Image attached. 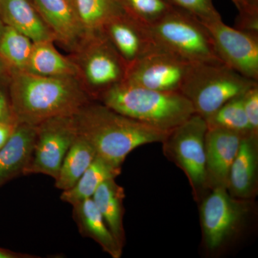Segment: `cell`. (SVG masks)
I'll list each match as a JSON object with an SVG mask.
<instances>
[{
    "label": "cell",
    "instance_id": "33",
    "mask_svg": "<svg viewBox=\"0 0 258 258\" xmlns=\"http://www.w3.org/2000/svg\"><path fill=\"white\" fill-rule=\"evenodd\" d=\"M10 76V71L3 60L0 58V78Z\"/></svg>",
    "mask_w": 258,
    "mask_h": 258
},
{
    "label": "cell",
    "instance_id": "25",
    "mask_svg": "<svg viewBox=\"0 0 258 258\" xmlns=\"http://www.w3.org/2000/svg\"><path fill=\"white\" fill-rule=\"evenodd\" d=\"M242 96L243 95L227 102L215 113L205 118L208 128L229 129L242 134L252 132L244 113Z\"/></svg>",
    "mask_w": 258,
    "mask_h": 258
},
{
    "label": "cell",
    "instance_id": "24",
    "mask_svg": "<svg viewBox=\"0 0 258 258\" xmlns=\"http://www.w3.org/2000/svg\"><path fill=\"white\" fill-rule=\"evenodd\" d=\"M33 44L30 38L21 32L5 25L0 37V58L10 73L25 71Z\"/></svg>",
    "mask_w": 258,
    "mask_h": 258
},
{
    "label": "cell",
    "instance_id": "2",
    "mask_svg": "<svg viewBox=\"0 0 258 258\" xmlns=\"http://www.w3.org/2000/svg\"><path fill=\"white\" fill-rule=\"evenodd\" d=\"M10 92L18 123L37 125L61 115L76 114L92 101L78 77H45L10 73Z\"/></svg>",
    "mask_w": 258,
    "mask_h": 258
},
{
    "label": "cell",
    "instance_id": "18",
    "mask_svg": "<svg viewBox=\"0 0 258 258\" xmlns=\"http://www.w3.org/2000/svg\"><path fill=\"white\" fill-rule=\"evenodd\" d=\"M73 207V215L80 233L96 242L111 257H121L123 247L113 237L92 198L86 199Z\"/></svg>",
    "mask_w": 258,
    "mask_h": 258
},
{
    "label": "cell",
    "instance_id": "16",
    "mask_svg": "<svg viewBox=\"0 0 258 258\" xmlns=\"http://www.w3.org/2000/svg\"><path fill=\"white\" fill-rule=\"evenodd\" d=\"M258 134H245L231 166L227 190L233 198L245 200L255 192L257 182Z\"/></svg>",
    "mask_w": 258,
    "mask_h": 258
},
{
    "label": "cell",
    "instance_id": "28",
    "mask_svg": "<svg viewBox=\"0 0 258 258\" xmlns=\"http://www.w3.org/2000/svg\"><path fill=\"white\" fill-rule=\"evenodd\" d=\"M10 76L0 78V123L15 125L18 123L10 92Z\"/></svg>",
    "mask_w": 258,
    "mask_h": 258
},
{
    "label": "cell",
    "instance_id": "6",
    "mask_svg": "<svg viewBox=\"0 0 258 258\" xmlns=\"http://www.w3.org/2000/svg\"><path fill=\"white\" fill-rule=\"evenodd\" d=\"M77 66L78 79L92 101L126 79L128 66L103 32L86 37L70 56Z\"/></svg>",
    "mask_w": 258,
    "mask_h": 258
},
{
    "label": "cell",
    "instance_id": "7",
    "mask_svg": "<svg viewBox=\"0 0 258 258\" xmlns=\"http://www.w3.org/2000/svg\"><path fill=\"white\" fill-rule=\"evenodd\" d=\"M207 131L206 120L195 113L171 130L162 143L164 154L184 171L194 194L198 198L208 187L205 166Z\"/></svg>",
    "mask_w": 258,
    "mask_h": 258
},
{
    "label": "cell",
    "instance_id": "21",
    "mask_svg": "<svg viewBox=\"0 0 258 258\" xmlns=\"http://www.w3.org/2000/svg\"><path fill=\"white\" fill-rule=\"evenodd\" d=\"M120 172L121 166H115L96 155L76 184L71 189L62 191L61 200L73 206L86 199L91 198L102 183L115 179Z\"/></svg>",
    "mask_w": 258,
    "mask_h": 258
},
{
    "label": "cell",
    "instance_id": "3",
    "mask_svg": "<svg viewBox=\"0 0 258 258\" xmlns=\"http://www.w3.org/2000/svg\"><path fill=\"white\" fill-rule=\"evenodd\" d=\"M98 101L120 114L165 132L195 113L181 93L156 91L126 81L110 88Z\"/></svg>",
    "mask_w": 258,
    "mask_h": 258
},
{
    "label": "cell",
    "instance_id": "4",
    "mask_svg": "<svg viewBox=\"0 0 258 258\" xmlns=\"http://www.w3.org/2000/svg\"><path fill=\"white\" fill-rule=\"evenodd\" d=\"M258 81L247 79L221 62L193 63L181 89L196 114L208 118Z\"/></svg>",
    "mask_w": 258,
    "mask_h": 258
},
{
    "label": "cell",
    "instance_id": "8",
    "mask_svg": "<svg viewBox=\"0 0 258 258\" xmlns=\"http://www.w3.org/2000/svg\"><path fill=\"white\" fill-rule=\"evenodd\" d=\"M192 64L157 44L128 66L125 81L156 91L180 93Z\"/></svg>",
    "mask_w": 258,
    "mask_h": 258
},
{
    "label": "cell",
    "instance_id": "17",
    "mask_svg": "<svg viewBox=\"0 0 258 258\" xmlns=\"http://www.w3.org/2000/svg\"><path fill=\"white\" fill-rule=\"evenodd\" d=\"M5 25L13 28L33 42H55V37L30 0H0Z\"/></svg>",
    "mask_w": 258,
    "mask_h": 258
},
{
    "label": "cell",
    "instance_id": "30",
    "mask_svg": "<svg viewBox=\"0 0 258 258\" xmlns=\"http://www.w3.org/2000/svg\"><path fill=\"white\" fill-rule=\"evenodd\" d=\"M239 15H258V0H232Z\"/></svg>",
    "mask_w": 258,
    "mask_h": 258
},
{
    "label": "cell",
    "instance_id": "5",
    "mask_svg": "<svg viewBox=\"0 0 258 258\" xmlns=\"http://www.w3.org/2000/svg\"><path fill=\"white\" fill-rule=\"evenodd\" d=\"M149 28L157 45L191 63L221 62L205 24L181 8L174 6Z\"/></svg>",
    "mask_w": 258,
    "mask_h": 258
},
{
    "label": "cell",
    "instance_id": "29",
    "mask_svg": "<svg viewBox=\"0 0 258 258\" xmlns=\"http://www.w3.org/2000/svg\"><path fill=\"white\" fill-rule=\"evenodd\" d=\"M242 105L251 130L258 134V83L244 93Z\"/></svg>",
    "mask_w": 258,
    "mask_h": 258
},
{
    "label": "cell",
    "instance_id": "9",
    "mask_svg": "<svg viewBox=\"0 0 258 258\" xmlns=\"http://www.w3.org/2000/svg\"><path fill=\"white\" fill-rule=\"evenodd\" d=\"M77 136L74 115L53 117L37 125L33 156L25 175L42 174L55 179Z\"/></svg>",
    "mask_w": 258,
    "mask_h": 258
},
{
    "label": "cell",
    "instance_id": "1",
    "mask_svg": "<svg viewBox=\"0 0 258 258\" xmlns=\"http://www.w3.org/2000/svg\"><path fill=\"white\" fill-rule=\"evenodd\" d=\"M78 134L96 154L121 166L132 151L148 144L163 143L169 132L120 114L101 102L91 101L74 115Z\"/></svg>",
    "mask_w": 258,
    "mask_h": 258
},
{
    "label": "cell",
    "instance_id": "10",
    "mask_svg": "<svg viewBox=\"0 0 258 258\" xmlns=\"http://www.w3.org/2000/svg\"><path fill=\"white\" fill-rule=\"evenodd\" d=\"M205 25L222 63L247 79L258 81V34L231 28L222 20Z\"/></svg>",
    "mask_w": 258,
    "mask_h": 258
},
{
    "label": "cell",
    "instance_id": "13",
    "mask_svg": "<svg viewBox=\"0 0 258 258\" xmlns=\"http://www.w3.org/2000/svg\"><path fill=\"white\" fill-rule=\"evenodd\" d=\"M102 32L128 67L157 45L149 27L124 12L109 20Z\"/></svg>",
    "mask_w": 258,
    "mask_h": 258
},
{
    "label": "cell",
    "instance_id": "32",
    "mask_svg": "<svg viewBox=\"0 0 258 258\" xmlns=\"http://www.w3.org/2000/svg\"><path fill=\"white\" fill-rule=\"evenodd\" d=\"M38 256L33 254L14 252L10 249L0 247V258H37Z\"/></svg>",
    "mask_w": 258,
    "mask_h": 258
},
{
    "label": "cell",
    "instance_id": "22",
    "mask_svg": "<svg viewBox=\"0 0 258 258\" xmlns=\"http://www.w3.org/2000/svg\"><path fill=\"white\" fill-rule=\"evenodd\" d=\"M96 155V151L90 142L78 134L68 151L58 175L55 179V187L62 191L72 188Z\"/></svg>",
    "mask_w": 258,
    "mask_h": 258
},
{
    "label": "cell",
    "instance_id": "12",
    "mask_svg": "<svg viewBox=\"0 0 258 258\" xmlns=\"http://www.w3.org/2000/svg\"><path fill=\"white\" fill-rule=\"evenodd\" d=\"M245 134L222 128H208L205 135L207 186L227 189L232 162Z\"/></svg>",
    "mask_w": 258,
    "mask_h": 258
},
{
    "label": "cell",
    "instance_id": "14",
    "mask_svg": "<svg viewBox=\"0 0 258 258\" xmlns=\"http://www.w3.org/2000/svg\"><path fill=\"white\" fill-rule=\"evenodd\" d=\"M55 37V42L76 52L86 35L73 0H30Z\"/></svg>",
    "mask_w": 258,
    "mask_h": 258
},
{
    "label": "cell",
    "instance_id": "34",
    "mask_svg": "<svg viewBox=\"0 0 258 258\" xmlns=\"http://www.w3.org/2000/svg\"><path fill=\"white\" fill-rule=\"evenodd\" d=\"M5 24L3 23V20H2L1 14H0V37L2 36L3 34V30H4Z\"/></svg>",
    "mask_w": 258,
    "mask_h": 258
},
{
    "label": "cell",
    "instance_id": "31",
    "mask_svg": "<svg viewBox=\"0 0 258 258\" xmlns=\"http://www.w3.org/2000/svg\"><path fill=\"white\" fill-rule=\"evenodd\" d=\"M15 125L0 123V149L4 147L8 142Z\"/></svg>",
    "mask_w": 258,
    "mask_h": 258
},
{
    "label": "cell",
    "instance_id": "11",
    "mask_svg": "<svg viewBox=\"0 0 258 258\" xmlns=\"http://www.w3.org/2000/svg\"><path fill=\"white\" fill-rule=\"evenodd\" d=\"M247 210L243 200L233 198L227 188H213L201 205L202 227L208 248L214 250L222 245L237 230Z\"/></svg>",
    "mask_w": 258,
    "mask_h": 258
},
{
    "label": "cell",
    "instance_id": "20",
    "mask_svg": "<svg viewBox=\"0 0 258 258\" xmlns=\"http://www.w3.org/2000/svg\"><path fill=\"white\" fill-rule=\"evenodd\" d=\"M53 44V41L34 42L23 72L45 77H78L77 66L71 57L60 54Z\"/></svg>",
    "mask_w": 258,
    "mask_h": 258
},
{
    "label": "cell",
    "instance_id": "15",
    "mask_svg": "<svg viewBox=\"0 0 258 258\" xmlns=\"http://www.w3.org/2000/svg\"><path fill=\"white\" fill-rule=\"evenodd\" d=\"M37 137V125L18 123L0 149V187L20 175L31 162Z\"/></svg>",
    "mask_w": 258,
    "mask_h": 258
},
{
    "label": "cell",
    "instance_id": "26",
    "mask_svg": "<svg viewBox=\"0 0 258 258\" xmlns=\"http://www.w3.org/2000/svg\"><path fill=\"white\" fill-rule=\"evenodd\" d=\"M125 14L147 27L152 26L174 8L169 0H117Z\"/></svg>",
    "mask_w": 258,
    "mask_h": 258
},
{
    "label": "cell",
    "instance_id": "27",
    "mask_svg": "<svg viewBox=\"0 0 258 258\" xmlns=\"http://www.w3.org/2000/svg\"><path fill=\"white\" fill-rule=\"evenodd\" d=\"M177 8L188 12L203 23L222 20L221 15L215 8L212 0H169Z\"/></svg>",
    "mask_w": 258,
    "mask_h": 258
},
{
    "label": "cell",
    "instance_id": "23",
    "mask_svg": "<svg viewBox=\"0 0 258 258\" xmlns=\"http://www.w3.org/2000/svg\"><path fill=\"white\" fill-rule=\"evenodd\" d=\"M86 37L102 32L112 18L123 13L117 0H73Z\"/></svg>",
    "mask_w": 258,
    "mask_h": 258
},
{
    "label": "cell",
    "instance_id": "19",
    "mask_svg": "<svg viewBox=\"0 0 258 258\" xmlns=\"http://www.w3.org/2000/svg\"><path fill=\"white\" fill-rule=\"evenodd\" d=\"M124 198V189L115 182V179L107 180L102 183L92 197L98 211L121 247H123L125 242Z\"/></svg>",
    "mask_w": 258,
    "mask_h": 258
}]
</instances>
